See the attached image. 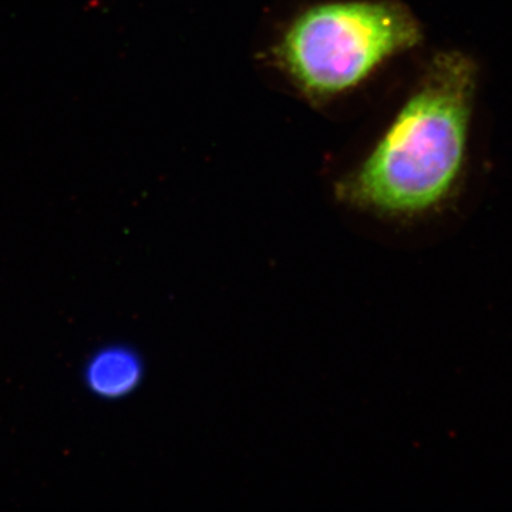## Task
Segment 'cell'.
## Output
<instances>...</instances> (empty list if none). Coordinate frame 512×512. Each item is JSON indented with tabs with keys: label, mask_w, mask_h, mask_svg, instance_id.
<instances>
[{
	"label": "cell",
	"mask_w": 512,
	"mask_h": 512,
	"mask_svg": "<svg viewBox=\"0 0 512 512\" xmlns=\"http://www.w3.org/2000/svg\"><path fill=\"white\" fill-rule=\"evenodd\" d=\"M477 86L473 57L437 53L365 160L336 183L340 204L387 220L446 204L466 168Z\"/></svg>",
	"instance_id": "cell-1"
},
{
	"label": "cell",
	"mask_w": 512,
	"mask_h": 512,
	"mask_svg": "<svg viewBox=\"0 0 512 512\" xmlns=\"http://www.w3.org/2000/svg\"><path fill=\"white\" fill-rule=\"evenodd\" d=\"M421 39L419 20L397 0H326L286 25L274 56L299 93L326 103L362 86Z\"/></svg>",
	"instance_id": "cell-2"
},
{
	"label": "cell",
	"mask_w": 512,
	"mask_h": 512,
	"mask_svg": "<svg viewBox=\"0 0 512 512\" xmlns=\"http://www.w3.org/2000/svg\"><path fill=\"white\" fill-rule=\"evenodd\" d=\"M90 386L106 397L123 396L140 382L141 365L134 353L126 350H106L89 367Z\"/></svg>",
	"instance_id": "cell-3"
}]
</instances>
